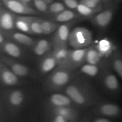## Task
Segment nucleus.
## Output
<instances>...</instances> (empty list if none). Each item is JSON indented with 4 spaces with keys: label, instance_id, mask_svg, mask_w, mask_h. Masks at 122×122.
Here are the masks:
<instances>
[{
    "label": "nucleus",
    "instance_id": "nucleus-1",
    "mask_svg": "<svg viewBox=\"0 0 122 122\" xmlns=\"http://www.w3.org/2000/svg\"><path fill=\"white\" fill-rule=\"evenodd\" d=\"M75 106L86 108L98 103V96L89 82L81 79L72 80L62 90Z\"/></svg>",
    "mask_w": 122,
    "mask_h": 122
},
{
    "label": "nucleus",
    "instance_id": "nucleus-2",
    "mask_svg": "<svg viewBox=\"0 0 122 122\" xmlns=\"http://www.w3.org/2000/svg\"><path fill=\"white\" fill-rule=\"evenodd\" d=\"M48 76L44 88L48 92H58L64 88L74 77V71L62 65H58Z\"/></svg>",
    "mask_w": 122,
    "mask_h": 122
},
{
    "label": "nucleus",
    "instance_id": "nucleus-3",
    "mask_svg": "<svg viewBox=\"0 0 122 122\" xmlns=\"http://www.w3.org/2000/svg\"><path fill=\"white\" fill-rule=\"evenodd\" d=\"M93 42V35L89 29L77 27L70 32L68 43L74 49L87 48Z\"/></svg>",
    "mask_w": 122,
    "mask_h": 122
},
{
    "label": "nucleus",
    "instance_id": "nucleus-4",
    "mask_svg": "<svg viewBox=\"0 0 122 122\" xmlns=\"http://www.w3.org/2000/svg\"><path fill=\"white\" fill-rule=\"evenodd\" d=\"M27 94L25 91L20 89L9 91L5 95V100L7 106L11 110H19L25 104Z\"/></svg>",
    "mask_w": 122,
    "mask_h": 122
},
{
    "label": "nucleus",
    "instance_id": "nucleus-5",
    "mask_svg": "<svg viewBox=\"0 0 122 122\" xmlns=\"http://www.w3.org/2000/svg\"><path fill=\"white\" fill-rule=\"evenodd\" d=\"M101 75V82L105 90L113 95H118L120 92V85L117 75L109 70L104 68Z\"/></svg>",
    "mask_w": 122,
    "mask_h": 122
},
{
    "label": "nucleus",
    "instance_id": "nucleus-6",
    "mask_svg": "<svg viewBox=\"0 0 122 122\" xmlns=\"http://www.w3.org/2000/svg\"><path fill=\"white\" fill-rule=\"evenodd\" d=\"M87 48L74 49L69 50L67 57L62 65L68 68L74 70L81 66L85 62V55Z\"/></svg>",
    "mask_w": 122,
    "mask_h": 122
},
{
    "label": "nucleus",
    "instance_id": "nucleus-7",
    "mask_svg": "<svg viewBox=\"0 0 122 122\" xmlns=\"http://www.w3.org/2000/svg\"><path fill=\"white\" fill-rule=\"evenodd\" d=\"M94 112L98 115L109 118H118L122 114L120 106L111 102H98L94 105Z\"/></svg>",
    "mask_w": 122,
    "mask_h": 122
},
{
    "label": "nucleus",
    "instance_id": "nucleus-8",
    "mask_svg": "<svg viewBox=\"0 0 122 122\" xmlns=\"http://www.w3.org/2000/svg\"><path fill=\"white\" fill-rule=\"evenodd\" d=\"M45 109L50 115H61L68 122H75L79 116V111L74 106L55 107L45 105Z\"/></svg>",
    "mask_w": 122,
    "mask_h": 122
},
{
    "label": "nucleus",
    "instance_id": "nucleus-9",
    "mask_svg": "<svg viewBox=\"0 0 122 122\" xmlns=\"http://www.w3.org/2000/svg\"><path fill=\"white\" fill-rule=\"evenodd\" d=\"M5 6L13 13L23 15L38 14V12L27 4L18 0H2Z\"/></svg>",
    "mask_w": 122,
    "mask_h": 122
},
{
    "label": "nucleus",
    "instance_id": "nucleus-10",
    "mask_svg": "<svg viewBox=\"0 0 122 122\" xmlns=\"http://www.w3.org/2000/svg\"><path fill=\"white\" fill-rule=\"evenodd\" d=\"M56 30L53 38L54 48H67L70 34L69 25L67 24H62L58 26Z\"/></svg>",
    "mask_w": 122,
    "mask_h": 122
},
{
    "label": "nucleus",
    "instance_id": "nucleus-11",
    "mask_svg": "<svg viewBox=\"0 0 122 122\" xmlns=\"http://www.w3.org/2000/svg\"><path fill=\"white\" fill-rule=\"evenodd\" d=\"M0 61L6 66L18 77H27L30 75V70L26 66L5 57L0 59Z\"/></svg>",
    "mask_w": 122,
    "mask_h": 122
},
{
    "label": "nucleus",
    "instance_id": "nucleus-12",
    "mask_svg": "<svg viewBox=\"0 0 122 122\" xmlns=\"http://www.w3.org/2000/svg\"><path fill=\"white\" fill-rule=\"evenodd\" d=\"M19 78L0 61V81L3 84L9 86L17 85L20 83Z\"/></svg>",
    "mask_w": 122,
    "mask_h": 122
},
{
    "label": "nucleus",
    "instance_id": "nucleus-13",
    "mask_svg": "<svg viewBox=\"0 0 122 122\" xmlns=\"http://www.w3.org/2000/svg\"><path fill=\"white\" fill-rule=\"evenodd\" d=\"M45 105L55 107L75 106L67 96L59 92L53 93L46 101Z\"/></svg>",
    "mask_w": 122,
    "mask_h": 122
},
{
    "label": "nucleus",
    "instance_id": "nucleus-14",
    "mask_svg": "<svg viewBox=\"0 0 122 122\" xmlns=\"http://www.w3.org/2000/svg\"><path fill=\"white\" fill-rule=\"evenodd\" d=\"M35 18L31 15L16 16L15 19V27L23 32L32 34L30 26Z\"/></svg>",
    "mask_w": 122,
    "mask_h": 122
},
{
    "label": "nucleus",
    "instance_id": "nucleus-15",
    "mask_svg": "<svg viewBox=\"0 0 122 122\" xmlns=\"http://www.w3.org/2000/svg\"><path fill=\"white\" fill-rule=\"evenodd\" d=\"M15 16L11 12L0 10V30H11L15 28Z\"/></svg>",
    "mask_w": 122,
    "mask_h": 122
},
{
    "label": "nucleus",
    "instance_id": "nucleus-16",
    "mask_svg": "<svg viewBox=\"0 0 122 122\" xmlns=\"http://www.w3.org/2000/svg\"><path fill=\"white\" fill-rule=\"evenodd\" d=\"M57 66H58V63L57 59L53 56L52 53H50L46 55L41 61L39 68L40 72L42 74H46L51 72Z\"/></svg>",
    "mask_w": 122,
    "mask_h": 122
},
{
    "label": "nucleus",
    "instance_id": "nucleus-17",
    "mask_svg": "<svg viewBox=\"0 0 122 122\" xmlns=\"http://www.w3.org/2000/svg\"><path fill=\"white\" fill-rule=\"evenodd\" d=\"M112 19V12L110 10H105L96 15L94 19V22L100 28H105L110 23Z\"/></svg>",
    "mask_w": 122,
    "mask_h": 122
},
{
    "label": "nucleus",
    "instance_id": "nucleus-18",
    "mask_svg": "<svg viewBox=\"0 0 122 122\" xmlns=\"http://www.w3.org/2000/svg\"><path fill=\"white\" fill-rule=\"evenodd\" d=\"M102 57L96 48L88 47L85 55V62L90 65H98Z\"/></svg>",
    "mask_w": 122,
    "mask_h": 122
},
{
    "label": "nucleus",
    "instance_id": "nucleus-19",
    "mask_svg": "<svg viewBox=\"0 0 122 122\" xmlns=\"http://www.w3.org/2000/svg\"><path fill=\"white\" fill-rule=\"evenodd\" d=\"M1 45L3 51L10 57L17 58L22 56V50L13 42L5 41Z\"/></svg>",
    "mask_w": 122,
    "mask_h": 122
},
{
    "label": "nucleus",
    "instance_id": "nucleus-20",
    "mask_svg": "<svg viewBox=\"0 0 122 122\" xmlns=\"http://www.w3.org/2000/svg\"><path fill=\"white\" fill-rule=\"evenodd\" d=\"M111 66L112 69L120 79L122 78V54L118 51L114 53L111 59Z\"/></svg>",
    "mask_w": 122,
    "mask_h": 122
},
{
    "label": "nucleus",
    "instance_id": "nucleus-21",
    "mask_svg": "<svg viewBox=\"0 0 122 122\" xmlns=\"http://www.w3.org/2000/svg\"><path fill=\"white\" fill-rule=\"evenodd\" d=\"M51 48V44L48 40L42 39L39 40L33 46V51L36 56H42L45 55Z\"/></svg>",
    "mask_w": 122,
    "mask_h": 122
},
{
    "label": "nucleus",
    "instance_id": "nucleus-22",
    "mask_svg": "<svg viewBox=\"0 0 122 122\" xmlns=\"http://www.w3.org/2000/svg\"><path fill=\"white\" fill-rule=\"evenodd\" d=\"M112 47L113 46L110 41L107 39H103L98 42L96 48L103 57L104 56L106 57L111 54L112 50Z\"/></svg>",
    "mask_w": 122,
    "mask_h": 122
},
{
    "label": "nucleus",
    "instance_id": "nucleus-23",
    "mask_svg": "<svg viewBox=\"0 0 122 122\" xmlns=\"http://www.w3.org/2000/svg\"><path fill=\"white\" fill-rule=\"evenodd\" d=\"M11 37L16 42L27 46H31L34 45V40L24 33L20 32L13 33L11 35Z\"/></svg>",
    "mask_w": 122,
    "mask_h": 122
},
{
    "label": "nucleus",
    "instance_id": "nucleus-24",
    "mask_svg": "<svg viewBox=\"0 0 122 122\" xmlns=\"http://www.w3.org/2000/svg\"><path fill=\"white\" fill-rule=\"evenodd\" d=\"M69 50L67 48H54V50L52 51V54L57 59L58 65H62L66 59Z\"/></svg>",
    "mask_w": 122,
    "mask_h": 122
},
{
    "label": "nucleus",
    "instance_id": "nucleus-25",
    "mask_svg": "<svg viewBox=\"0 0 122 122\" xmlns=\"http://www.w3.org/2000/svg\"><path fill=\"white\" fill-rule=\"evenodd\" d=\"M80 71L83 74L86 75L91 76V77H94L99 74L100 68L98 65H90V64L86 63L81 66Z\"/></svg>",
    "mask_w": 122,
    "mask_h": 122
},
{
    "label": "nucleus",
    "instance_id": "nucleus-26",
    "mask_svg": "<svg viewBox=\"0 0 122 122\" xmlns=\"http://www.w3.org/2000/svg\"><path fill=\"white\" fill-rule=\"evenodd\" d=\"M41 25L43 34L48 35L51 33L56 30L59 25L57 23L52 21L46 20L42 19L41 22Z\"/></svg>",
    "mask_w": 122,
    "mask_h": 122
},
{
    "label": "nucleus",
    "instance_id": "nucleus-27",
    "mask_svg": "<svg viewBox=\"0 0 122 122\" xmlns=\"http://www.w3.org/2000/svg\"><path fill=\"white\" fill-rule=\"evenodd\" d=\"M75 14L71 10H63V11L57 14L55 16V20L58 22H66L74 19Z\"/></svg>",
    "mask_w": 122,
    "mask_h": 122
},
{
    "label": "nucleus",
    "instance_id": "nucleus-28",
    "mask_svg": "<svg viewBox=\"0 0 122 122\" xmlns=\"http://www.w3.org/2000/svg\"><path fill=\"white\" fill-rule=\"evenodd\" d=\"M41 20L42 19L36 17L33 20V22H32L30 29H31L32 33V34H43L41 28Z\"/></svg>",
    "mask_w": 122,
    "mask_h": 122
},
{
    "label": "nucleus",
    "instance_id": "nucleus-29",
    "mask_svg": "<svg viewBox=\"0 0 122 122\" xmlns=\"http://www.w3.org/2000/svg\"><path fill=\"white\" fill-rule=\"evenodd\" d=\"M76 9L80 14L85 16H90L95 12V9L90 8L81 4H79Z\"/></svg>",
    "mask_w": 122,
    "mask_h": 122
},
{
    "label": "nucleus",
    "instance_id": "nucleus-30",
    "mask_svg": "<svg viewBox=\"0 0 122 122\" xmlns=\"http://www.w3.org/2000/svg\"><path fill=\"white\" fill-rule=\"evenodd\" d=\"M65 7L63 4L60 2H55L51 4L50 6L49 10L53 13L58 14L65 10Z\"/></svg>",
    "mask_w": 122,
    "mask_h": 122
},
{
    "label": "nucleus",
    "instance_id": "nucleus-31",
    "mask_svg": "<svg viewBox=\"0 0 122 122\" xmlns=\"http://www.w3.org/2000/svg\"><path fill=\"white\" fill-rule=\"evenodd\" d=\"M36 8L41 12H45L48 10V5L44 0H34Z\"/></svg>",
    "mask_w": 122,
    "mask_h": 122
},
{
    "label": "nucleus",
    "instance_id": "nucleus-32",
    "mask_svg": "<svg viewBox=\"0 0 122 122\" xmlns=\"http://www.w3.org/2000/svg\"><path fill=\"white\" fill-rule=\"evenodd\" d=\"M98 1L96 0H81L80 4L84 5L88 7L95 9L98 6Z\"/></svg>",
    "mask_w": 122,
    "mask_h": 122
},
{
    "label": "nucleus",
    "instance_id": "nucleus-33",
    "mask_svg": "<svg viewBox=\"0 0 122 122\" xmlns=\"http://www.w3.org/2000/svg\"><path fill=\"white\" fill-rule=\"evenodd\" d=\"M66 5L70 9H76L79 3L76 0H64Z\"/></svg>",
    "mask_w": 122,
    "mask_h": 122
},
{
    "label": "nucleus",
    "instance_id": "nucleus-34",
    "mask_svg": "<svg viewBox=\"0 0 122 122\" xmlns=\"http://www.w3.org/2000/svg\"><path fill=\"white\" fill-rule=\"evenodd\" d=\"M50 116L51 117H53L51 122H68L67 120L61 115H54Z\"/></svg>",
    "mask_w": 122,
    "mask_h": 122
},
{
    "label": "nucleus",
    "instance_id": "nucleus-35",
    "mask_svg": "<svg viewBox=\"0 0 122 122\" xmlns=\"http://www.w3.org/2000/svg\"><path fill=\"white\" fill-rule=\"evenodd\" d=\"M93 122H112L109 119L106 118H98L94 119Z\"/></svg>",
    "mask_w": 122,
    "mask_h": 122
},
{
    "label": "nucleus",
    "instance_id": "nucleus-36",
    "mask_svg": "<svg viewBox=\"0 0 122 122\" xmlns=\"http://www.w3.org/2000/svg\"><path fill=\"white\" fill-rule=\"evenodd\" d=\"M4 42H5L4 35L2 33V32H1V30H0V45H2Z\"/></svg>",
    "mask_w": 122,
    "mask_h": 122
},
{
    "label": "nucleus",
    "instance_id": "nucleus-37",
    "mask_svg": "<svg viewBox=\"0 0 122 122\" xmlns=\"http://www.w3.org/2000/svg\"><path fill=\"white\" fill-rule=\"evenodd\" d=\"M18 1H20V2H22L23 3H24V4H27L28 3L30 2L31 0H18Z\"/></svg>",
    "mask_w": 122,
    "mask_h": 122
},
{
    "label": "nucleus",
    "instance_id": "nucleus-38",
    "mask_svg": "<svg viewBox=\"0 0 122 122\" xmlns=\"http://www.w3.org/2000/svg\"><path fill=\"white\" fill-rule=\"evenodd\" d=\"M96 1H100V0H96Z\"/></svg>",
    "mask_w": 122,
    "mask_h": 122
}]
</instances>
